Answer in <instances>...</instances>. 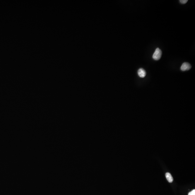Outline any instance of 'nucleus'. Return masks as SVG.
Segmentation results:
<instances>
[{
    "label": "nucleus",
    "instance_id": "obj_1",
    "mask_svg": "<svg viewBox=\"0 0 195 195\" xmlns=\"http://www.w3.org/2000/svg\"><path fill=\"white\" fill-rule=\"evenodd\" d=\"M162 55V51L160 49L157 48L156 49L154 53L152 58L155 60H158L161 58Z\"/></svg>",
    "mask_w": 195,
    "mask_h": 195
},
{
    "label": "nucleus",
    "instance_id": "obj_2",
    "mask_svg": "<svg viewBox=\"0 0 195 195\" xmlns=\"http://www.w3.org/2000/svg\"><path fill=\"white\" fill-rule=\"evenodd\" d=\"M191 67L190 64L187 62L183 63L181 67V70L183 71L189 70L191 69Z\"/></svg>",
    "mask_w": 195,
    "mask_h": 195
},
{
    "label": "nucleus",
    "instance_id": "obj_3",
    "mask_svg": "<svg viewBox=\"0 0 195 195\" xmlns=\"http://www.w3.org/2000/svg\"><path fill=\"white\" fill-rule=\"evenodd\" d=\"M138 74L140 77L144 78L146 76V73L143 68H141L138 71Z\"/></svg>",
    "mask_w": 195,
    "mask_h": 195
},
{
    "label": "nucleus",
    "instance_id": "obj_4",
    "mask_svg": "<svg viewBox=\"0 0 195 195\" xmlns=\"http://www.w3.org/2000/svg\"><path fill=\"white\" fill-rule=\"evenodd\" d=\"M166 177L169 183H171L173 182V179L172 176L170 173H168V172L166 173Z\"/></svg>",
    "mask_w": 195,
    "mask_h": 195
},
{
    "label": "nucleus",
    "instance_id": "obj_5",
    "mask_svg": "<svg viewBox=\"0 0 195 195\" xmlns=\"http://www.w3.org/2000/svg\"><path fill=\"white\" fill-rule=\"evenodd\" d=\"M188 195H195V190L194 189L188 193Z\"/></svg>",
    "mask_w": 195,
    "mask_h": 195
},
{
    "label": "nucleus",
    "instance_id": "obj_6",
    "mask_svg": "<svg viewBox=\"0 0 195 195\" xmlns=\"http://www.w3.org/2000/svg\"><path fill=\"white\" fill-rule=\"evenodd\" d=\"M188 1V0H180V2L183 4H185Z\"/></svg>",
    "mask_w": 195,
    "mask_h": 195
}]
</instances>
